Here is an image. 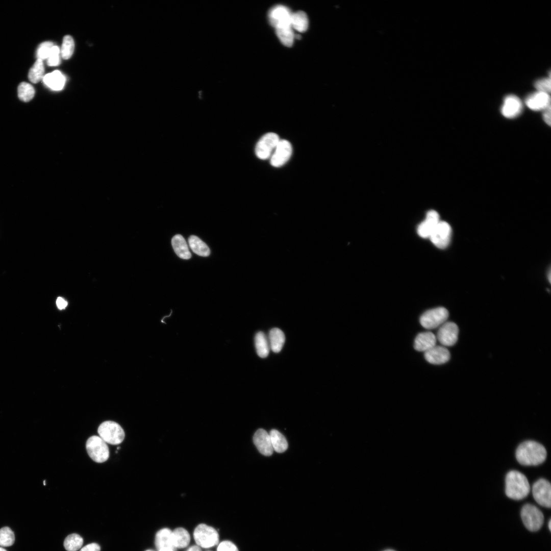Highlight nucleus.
I'll return each mask as SVG.
<instances>
[{"label":"nucleus","mask_w":551,"mask_h":551,"mask_svg":"<svg viewBox=\"0 0 551 551\" xmlns=\"http://www.w3.org/2000/svg\"><path fill=\"white\" fill-rule=\"evenodd\" d=\"M117 448V449H119L120 448V447H118Z\"/></svg>","instance_id":"09e8293b"},{"label":"nucleus","mask_w":551,"mask_h":551,"mask_svg":"<svg viewBox=\"0 0 551 551\" xmlns=\"http://www.w3.org/2000/svg\"><path fill=\"white\" fill-rule=\"evenodd\" d=\"M155 545L158 551L164 548L177 551L172 543V531L167 528L159 530L156 535Z\"/></svg>","instance_id":"aec40b11"},{"label":"nucleus","mask_w":551,"mask_h":551,"mask_svg":"<svg viewBox=\"0 0 551 551\" xmlns=\"http://www.w3.org/2000/svg\"><path fill=\"white\" fill-rule=\"evenodd\" d=\"M56 304L59 309L62 310L66 307L67 302L62 297H59L57 299Z\"/></svg>","instance_id":"a19ab883"},{"label":"nucleus","mask_w":551,"mask_h":551,"mask_svg":"<svg viewBox=\"0 0 551 551\" xmlns=\"http://www.w3.org/2000/svg\"><path fill=\"white\" fill-rule=\"evenodd\" d=\"M548 527L549 530L550 531L551 530V521H550V520H549V521H548Z\"/></svg>","instance_id":"c03bdc74"},{"label":"nucleus","mask_w":551,"mask_h":551,"mask_svg":"<svg viewBox=\"0 0 551 551\" xmlns=\"http://www.w3.org/2000/svg\"><path fill=\"white\" fill-rule=\"evenodd\" d=\"M253 441L261 454L266 456H269L272 454L273 449L270 437L269 434L265 430L263 429L258 430L254 435Z\"/></svg>","instance_id":"a211bd4d"},{"label":"nucleus","mask_w":551,"mask_h":551,"mask_svg":"<svg viewBox=\"0 0 551 551\" xmlns=\"http://www.w3.org/2000/svg\"><path fill=\"white\" fill-rule=\"evenodd\" d=\"M548 93L537 91L529 95L525 101L527 106L532 110H544L550 106Z\"/></svg>","instance_id":"2eb2a0df"},{"label":"nucleus","mask_w":551,"mask_h":551,"mask_svg":"<svg viewBox=\"0 0 551 551\" xmlns=\"http://www.w3.org/2000/svg\"><path fill=\"white\" fill-rule=\"evenodd\" d=\"M99 437L106 443L116 445L121 443L125 436L124 432L117 423L106 421L100 424L98 430Z\"/></svg>","instance_id":"7ed1b4c3"},{"label":"nucleus","mask_w":551,"mask_h":551,"mask_svg":"<svg viewBox=\"0 0 551 551\" xmlns=\"http://www.w3.org/2000/svg\"><path fill=\"white\" fill-rule=\"evenodd\" d=\"M14 541V534L10 528L5 527L0 529V546H10L13 544Z\"/></svg>","instance_id":"72a5a7b5"},{"label":"nucleus","mask_w":551,"mask_h":551,"mask_svg":"<svg viewBox=\"0 0 551 551\" xmlns=\"http://www.w3.org/2000/svg\"><path fill=\"white\" fill-rule=\"evenodd\" d=\"M60 49L57 46L54 45L47 59V65L50 66H54L59 65L60 63Z\"/></svg>","instance_id":"c9c22d12"},{"label":"nucleus","mask_w":551,"mask_h":551,"mask_svg":"<svg viewBox=\"0 0 551 551\" xmlns=\"http://www.w3.org/2000/svg\"><path fill=\"white\" fill-rule=\"evenodd\" d=\"M543 118L547 124L550 125V106L543 110Z\"/></svg>","instance_id":"ea45409f"},{"label":"nucleus","mask_w":551,"mask_h":551,"mask_svg":"<svg viewBox=\"0 0 551 551\" xmlns=\"http://www.w3.org/2000/svg\"><path fill=\"white\" fill-rule=\"evenodd\" d=\"M292 152L290 143L286 140H280L270 159V164L274 167L283 165L289 159Z\"/></svg>","instance_id":"ddd939ff"},{"label":"nucleus","mask_w":551,"mask_h":551,"mask_svg":"<svg viewBox=\"0 0 551 551\" xmlns=\"http://www.w3.org/2000/svg\"><path fill=\"white\" fill-rule=\"evenodd\" d=\"M74 42L71 36L66 35L64 37L63 42L60 49V55L63 59H69L74 51Z\"/></svg>","instance_id":"473e14b6"},{"label":"nucleus","mask_w":551,"mask_h":551,"mask_svg":"<svg viewBox=\"0 0 551 551\" xmlns=\"http://www.w3.org/2000/svg\"><path fill=\"white\" fill-rule=\"evenodd\" d=\"M520 515L524 526L530 531H537L543 525L544 516L542 512L532 504L524 505Z\"/></svg>","instance_id":"20e7f679"},{"label":"nucleus","mask_w":551,"mask_h":551,"mask_svg":"<svg viewBox=\"0 0 551 551\" xmlns=\"http://www.w3.org/2000/svg\"><path fill=\"white\" fill-rule=\"evenodd\" d=\"M269 434L274 450L279 453H282L286 450L288 448V443L283 435L274 429L271 430Z\"/></svg>","instance_id":"a878e982"},{"label":"nucleus","mask_w":551,"mask_h":551,"mask_svg":"<svg viewBox=\"0 0 551 551\" xmlns=\"http://www.w3.org/2000/svg\"><path fill=\"white\" fill-rule=\"evenodd\" d=\"M268 341L270 348L274 353L280 352L284 344L285 336L282 330L278 328H273L269 333Z\"/></svg>","instance_id":"4be33fe9"},{"label":"nucleus","mask_w":551,"mask_h":551,"mask_svg":"<svg viewBox=\"0 0 551 551\" xmlns=\"http://www.w3.org/2000/svg\"><path fill=\"white\" fill-rule=\"evenodd\" d=\"M449 316L447 310L439 307L428 310L420 317V324L425 329L431 330L441 326L446 321Z\"/></svg>","instance_id":"39448f33"},{"label":"nucleus","mask_w":551,"mask_h":551,"mask_svg":"<svg viewBox=\"0 0 551 551\" xmlns=\"http://www.w3.org/2000/svg\"><path fill=\"white\" fill-rule=\"evenodd\" d=\"M291 26L299 32H305L308 27V18L307 14L303 11H297L292 13Z\"/></svg>","instance_id":"cd10ccee"},{"label":"nucleus","mask_w":551,"mask_h":551,"mask_svg":"<svg viewBox=\"0 0 551 551\" xmlns=\"http://www.w3.org/2000/svg\"><path fill=\"white\" fill-rule=\"evenodd\" d=\"M505 493L510 498L521 500L527 497L530 491V486L527 477L517 470L508 472L505 479Z\"/></svg>","instance_id":"f03ea898"},{"label":"nucleus","mask_w":551,"mask_h":551,"mask_svg":"<svg viewBox=\"0 0 551 551\" xmlns=\"http://www.w3.org/2000/svg\"><path fill=\"white\" fill-rule=\"evenodd\" d=\"M532 494L534 499L540 506L550 508L551 506V485L544 479L536 481L532 486Z\"/></svg>","instance_id":"6e6552de"},{"label":"nucleus","mask_w":551,"mask_h":551,"mask_svg":"<svg viewBox=\"0 0 551 551\" xmlns=\"http://www.w3.org/2000/svg\"><path fill=\"white\" fill-rule=\"evenodd\" d=\"M99 545L95 543L89 544L81 548L80 551H100Z\"/></svg>","instance_id":"58836bf2"},{"label":"nucleus","mask_w":551,"mask_h":551,"mask_svg":"<svg viewBox=\"0 0 551 551\" xmlns=\"http://www.w3.org/2000/svg\"><path fill=\"white\" fill-rule=\"evenodd\" d=\"M171 243L176 254L183 259H189L191 255L184 237L180 234L176 235L171 240Z\"/></svg>","instance_id":"5701e85b"},{"label":"nucleus","mask_w":551,"mask_h":551,"mask_svg":"<svg viewBox=\"0 0 551 551\" xmlns=\"http://www.w3.org/2000/svg\"><path fill=\"white\" fill-rule=\"evenodd\" d=\"M278 135L274 133L264 135L258 141L255 148V153L260 159L268 158L280 141Z\"/></svg>","instance_id":"1a4fd4ad"},{"label":"nucleus","mask_w":551,"mask_h":551,"mask_svg":"<svg viewBox=\"0 0 551 551\" xmlns=\"http://www.w3.org/2000/svg\"><path fill=\"white\" fill-rule=\"evenodd\" d=\"M440 221L437 212L434 210L429 211L427 213L425 219L417 227L418 235L423 238H429Z\"/></svg>","instance_id":"dca6fc26"},{"label":"nucleus","mask_w":551,"mask_h":551,"mask_svg":"<svg viewBox=\"0 0 551 551\" xmlns=\"http://www.w3.org/2000/svg\"><path fill=\"white\" fill-rule=\"evenodd\" d=\"M459 328L453 322L446 321L439 327L436 339L443 346H452L458 340Z\"/></svg>","instance_id":"9d476101"},{"label":"nucleus","mask_w":551,"mask_h":551,"mask_svg":"<svg viewBox=\"0 0 551 551\" xmlns=\"http://www.w3.org/2000/svg\"><path fill=\"white\" fill-rule=\"evenodd\" d=\"M276 31L278 37L283 45L287 47L292 45L295 35L291 27L277 28Z\"/></svg>","instance_id":"c756f323"},{"label":"nucleus","mask_w":551,"mask_h":551,"mask_svg":"<svg viewBox=\"0 0 551 551\" xmlns=\"http://www.w3.org/2000/svg\"><path fill=\"white\" fill-rule=\"evenodd\" d=\"M522 107L519 98L514 95H509L505 97L500 111L505 117L513 118L521 113Z\"/></svg>","instance_id":"4468645a"},{"label":"nucleus","mask_w":551,"mask_h":551,"mask_svg":"<svg viewBox=\"0 0 551 551\" xmlns=\"http://www.w3.org/2000/svg\"><path fill=\"white\" fill-rule=\"evenodd\" d=\"M19 98L25 102L30 101L35 94V90L33 86L27 82L21 83L17 89Z\"/></svg>","instance_id":"2f4dec72"},{"label":"nucleus","mask_w":551,"mask_h":551,"mask_svg":"<svg viewBox=\"0 0 551 551\" xmlns=\"http://www.w3.org/2000/svg\"><path fill=\"white\" fill-rule=\"evenodd\" d=\"M172 540L173 546L177 548L187 547L190 541L188 531L183 528H178L172 531Z\"/></svg>","instance_id":"b1692460"},{"label":"nucleus","mask_w":551,"mask_h":551,"mask_svg":"<svg viewBox=\"0 0 551 551\" xmlns=\"http://www.w3.org/2000/svg\"><path fill=\"white\" fill-rule=\"evenodd\" d=\"M424 357L429 363L434 365H440L449 361L450 354L445 346L435 345L424 352Z\"/></svg>","instance_id":"f3484780"},{"label":"nucleus","mask_w":551,"mask_h":551,"mask_svg":"<svg viewBox=\"0 0 551 551\" xmlns=\"http://www.w3.org/2000/svg\"><path fill=\"white\" fill-rule=\"evenodd\" d=\"M54 45V43L50 41H46L41 43L36 52L37 59L42 61L47 59Z\"/></svg>","instance_id":"f704fd0d"},{"label":"nucleus","mask_w":551,"mask_h":551,"mask_svg":"<svg viewBox=\"0 0 551 551\" xmlns=\"http://www.w3.org/2000/svg\"><path fill=\"white\" fill-rule=\"evenodd\" d=\"M436 337L432 332H421L414 339V348L418 352H425L436 345Z\"/></svg>","instance_id":"6ab92c4d"},{"label":"nucleus","mask_w":551,"mask_h":551,"mask_svg":"<svg viewBox=\"0 0 551 551\" xmlns=\"http://www.w3.org/2000/svg\"><path fill=\"white\" fill-rule=\"evenodd\" d=\"M547 453L545 448L540 443L527 440L522 442L516 450L515 456L519 463L525 466H535L542 463Z\"/></svg>","instance_id":"f257e3e1"},{"label":"nucleus","mask_w":551,"mask_h":551,"mask_svg":"<svg viewBox=\"0 0 551 551\" xmlns=\"http://www.w3.org/2000/svg\"><path fill=\"white\" fill-rule=\"evenodd\" d=\"M145 551H154V550H152V549H148V550H146Z\"/></svg>","instance_id":"de8ad7c7"},{"label":"nucleus","mask_w":551,"mask_h":551,"mask_svg":"<svg viewBox=\"0 0 551 551\" xmlns=\"http://www.w3.org/2000/svg\"><path fill=\"white\" fill-rule=\"evenodd\" d=\"M86 447L90 457L97 463L104 462L109 457V449L107 443L99 436L89 437Z\"/></svg>","instance_id":"0eeeda50"},{"label":"nucleus","mask_w":551,"mask_h":551,"mask_svg":"<svg viewBox=\"0 0 551 551\" xmlns=\"http://www.w3.org/2000/svg\"><path fill=\"white\" fill-rule=\"evenodd\" d=\"M188 243L192 251L198 256L207 257L210 255L209 247L198 237L190 236L188 239Z\"/></svg>","instance_id":"bb28decb"},{"label":"nucleus","mask_w":551,"mask_h":551,"mask_svg":"<svg viewBox=\"0 0 551 551\" xmlns=\"http://www.w3.org/2000/svg\"><path fill=\"white\" fill-rule=\"evenodd\" d=\"M159 551H173V550H172V549H170L164 548V549H161L159 550Z\"/></svg>","instance_id":"37998d69"},{"label":"nucleus","mask_w":551,"mask_h":551,"mask_svg":"<svg viewBox=\"0 0 551 551\" xmlns=\"http://www.w3.org/2000/svg\"><path fill=\"white\" fill-rule=\"evenodd\" d=\"M0 551H7V550L5 549H4L3 547H0Z\"/></svg>","instance_id":"a18cd8bd"},{"label":"nucleus","mask_w":551,"mask_h":551,"mask_svg":"<svg viewBox=\"0 0 551 551\" xmlns=\"http://www.w3.org/2000/svg\"><path fill=\"white\" fill-rule=\"evenodd\" d=\"M44 67L43 61L37 59L33 65L30 68L28 77L30 81L33 83H38L43 79L44 77Z\"/></svg>","instance_id":"c85d7f7f"},{"label":"nucleus","mask_w":551,"mask_h":551,"mask_svg":"<svg viewBox=\"0 0 551 551\" xmlns=\"http://www.w3.org/2000/svg\"><path fill=\"white\" fill-rule=\"evenodd\" d=\"M452 235V228L450 225L444 221H440L437 225L429 239L436 247L445 248L449 244Z\"/></svg>","instance_id":"f8f14e48"},{"label":"nucleus","mask_w":551,"mask_h":551,"mask_svg":"<svg viewBox=\"0 0 551 551\" xmlns=\"http://www.w3.org/2000/svg\"><path fill=\"white\" fill-rule=\"evenodd\" d=\"M186 551H202V549L198 545H193L189 547Z\"/></svg>","instance_id":"79ce46f5"},{"label":"nucleus","mask_w":551,"mask_h":551,"mask_svg":"<svg viewBox=\"0 0 551 551\" xmlns=\"http://www.w3.org/2000/svg\"><path fill=\"white\" fill-rule=\"evenodd\" d=\"M384 551H395V550H392V549H387V550H385Z\"/></svg>","instance_id":"49530a36"},{"label":"nucleus","mask_w":551,"mask_h":551,"mask_svg":"<svg viewBox=\"0 0 551 551\" xmlns=\"http://www.w3.org/2000/svg\"><path fill=\"white\" fill-rule=\"evenodd\" d=\"M217 551H239L237 546L230 541H223L220 542L217 548Z\"/></svg>","instance_id":"4c0bfd02"},{"label":"nucleus","mask_w":551,"mask_h":551,"mask_svg":"<svg viewBox=\"0 0 551 551\" xmlns=\"http://www.w3.org/2000/svg\"><path fill=\"white\" fill-rule=\"evenodd\" d=\"M42 80L47 86L54 90H61L65 81L64 76L58 70L44 75Z\"/></svg>","instance_id":"412c9836"},{"label":"nucleus","mask_w":551,"mask_h":551,"mask_svg":"<svg viewBox=\"0 0 551 551\" xmlns=\"http://www.w3.org/2000/svg\"><path fill=\"white\" fill-rule=\"evenodd\" d=\"M83 543V539L79 535L71 534L65 539L64 546L67 551H77L81 548Z\"/></svg>","instance_id":"7c9ffc66"},{"label":"nucleus","mask_w":551,"mask_h":551,"mask_svg":"<svg viewBox=\"0 0 551 551\" xmlns=\"http://www.w3.org/2000/svg\"><path fill=\"white\" fill-rule=\"evenodd\" d=\"M255 344L257 353L260 357L264 358L268 356L270 348L268 339L263 332H259L256 334Z\"/></svg>","instance_id":"393cba45"},{"label":"nucleus","mask_w":551,"mask_h":551,"mask_svg":"<svg viewBox=\"0 0 551 551\" xmlns=\"http://www.w3.org/2000/svg\"><path fill=\"white\" fill-rule=\"evenodd\" d=\"M534 86L537 91L549 94L550 91V77L542 78L535 82Z\"/></svg>","instance_id":"e433bc0d"},{"label":"nucleus","mask_w":551,"mask_h":551,"mask_svg":"<svg viewBox=\"0 0 551 551\" xmlns=\"http://www.w3.org/2000/svg\"><path fill=\"white\" fill-rule=\"evenodd\" d=\"M292 14L290 10L286 6L281 5H277L269 10L268 13L269 22L276 29L291 27Z\"/></svg>","instance_id":"9b49d317"},{"label":"nucleus","mask_w":551,"mask_h":551,"mask_svg":"<svg viewBox=\"0 0 551 551\" xmlns=\"http://www.w3.org/2000/svg\"><path fill=\"white\" fill-rule=\"evenodd\" d=\"M193 537L197 545L203 548H209L219 542V535L213 527L205 524H200L195 529Z\"/></svg>","instance_id":"423d86ee"}]
</instances>
